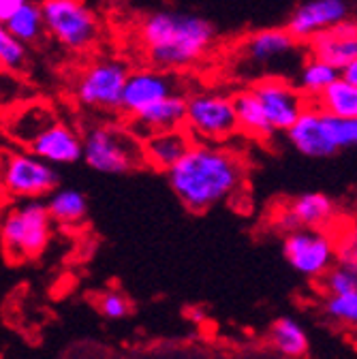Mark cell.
Wrapping results in <instances>:
<instances>
[{
    "mask_svg": "<svg viewBox=\"0 0 357 359\" xmlns=\"http://www.w3.org/2000/svg\"><path fill=\"white\" fill-rule=\"evenodd\" d=\"M244 177V158L225 144L195 142L189 154L167 171L171 193L191 212H206L234 199Z\"/></svg>",
    "mask_w": 357,
    "mask_h": 359,
    "instance_id": "cell-1",
    "label": "cell"
},
{
    "mask_svg": "<svg viewBox=\"0 0 357 359\" xmlns=\"http://www.w3.org/2000/svg\"><path fill=\"white\" fill-rule=\"evenodd\" d=\"M140 36L154 69L173 73L195 65L210 50L214 30L203 18L159 11L144 20Z\"/></svg>",
    "mask_w": 357,
    "mask_h": 359,
    "instance_id": "cell-2",
    "label": "cell"
},
{
    "mask_svg": "<svg viewBox=\"0 0 357 359\" xmlns=\"http://www.w3.org/2000/svg\"><path fill=\"white\" fill-rule=\"evenodd\" d=\"M52 216L41 199L11 205L0 218V242L5 252L15 259H34L48 248L52 238Z\"/></svg>",
    "mask_w": 357,
    "mask_h": 359,
    "instance_id": "cell-3",
    "label": "cell"
},
{
    "mask_svg": "<svg viewBox=\"0 0 357 359\" xmlns=\"http://www.w3.org/2000/svg\"><path fill=\"white\" fill-rule=\"evenodd\" d=\"M83 161L90 169L105 175L130 173L144 165V142L128 128L99 124L83 137Z\"/></svg>",
    "mask_w": 357,
    "mask_h": 359,
    "instance_id": "cell-4",
    "label": "cell"
},
{
    "mask_svg": "<svg viewBox=\"0 0 357 359\" xmlns=\"http://www.w3.org/2000/svg\"><path fill=\"white\" fill-rule=\"evenodd\" d=\"M184 128L199 144L229 142L236 133H240L234 97L216 90H203L187 97Z\"/></svg>",
    "mask_w": 357,
    "mask_h": 359,
    "instance_id": "cell-5",
    "label": "cell"
},
{
    "mask_svg": "<svg viewBox=\"0 0 357 359\" xmlns=\"http://www.w3.org/2000/svg\"><path fill=\"white\" fill-rule=\"evenodd\" d=\"M48 34L69 52H83L99 36V20L83 0H41Z\"/></svg>",
    "mask_w": 357,
    "mask_h": 359,
    "instance_id": "cell-6",
    "label": "cell"
},
{
    "mask_svg": "<svg viewBox=\"0 0 357 359\" xmlns=\"http://www.w3.org/2000/svg\"><path fill=\"white\" fill-rule=\"evenodd\" d=\"M60 175L54 165L30 152H7L0 156V184L9 199H41L58 191Z\"/></svg>",
    "mask_w": 357,
    "mask_h": 359,
    "instance_id": "cell-7",
    "label": "cell"
},
{
    "mask_svg": "<svg viewBox=\"0 0 357 359\" xmlns=\"http://www.w3.org/2000/svg\"><path fill=\"white\" fill-rule=\"evenodd\" d=\"M283 255L299 276L321 280L338 263L336 233L330 229H297L285 233Z\"/></svg>",
    "mask_w": 357,
    "mask_h": 359,
    "instance_id": "cell-8",
    "label": "cell"
},
{
    "mask_svg": "<svg viewBox=\"0 0 357 359\" xmlns=\"http://www.w3.org/2000/svg\"><path fill=\"white\" fill-rule=\"evenodd\" d=\"M128 75L130 73L122 60L103 58L93 62L75 83L77 103L95 111H118L122 107V95Z\"/></svg>",
    "mask_w": 357,
    "mask_h": 359,
    "instance_id": "cell-9",
    "label": "cell"
},
{
    "mask_svg": "<svg viewBox=\"0 0 357 359\" xmlns=\"http://www.w3.org/2000/svg\"><path fill=\"white\" fill-rule=\"evenodd\" d=\"M248 88L252 90L274 133H287L308 107V101L297 86L285 81L283 77H263Z\"/></svg>",
    "mask_w": 357,
    "mask_h": 359,
    "instance_id": "cell-10",
    "label": "cell"
},
{
    "mask_svg": "<svg viewBox=\"0 0 357 359\" xmlns=\"http://www.w3.org/2000/svg\"><path fill=\"white\" fill-rule=\"evenodd\" d=\"M289 144L308 158H328L338 152L334 116L325 114L319 105H308L297 122L287 130Z\"/></svg>",
    "mask_w": 357,
    "mask_h": 359,
    "instance_id": "cell-11",
    "label": "cell"
},
{
    "mask_svg": "<svg viewBox=\"0 0 357 359\" xmlns=\"http://www.w3.org/2000/svg\"><path fill=\"white\" fill-rule=\"evenodd\" d=\"M173 95H182L180 79H177L173 73L159 71V69L133 71L124 86L120 111H124L126 116L133 118Z\"/></svg>",
    "mask_w": 357,
    "mask_h": 359,
    "instance_id": "cell-12",
    "label": "cell"
},
{
    "mask_svg": "<svg viewBox=\"0 0 357 359\" xmlns=\"http://www.w3.org/2000/svg\"><path fill=\"white\" fill-rule=\"evenodd\" d=\"M336 218V203L325 193H302L274 214V227L283 233L297 229H330Z\"/></svg>",
    "mask_w": 357,
    "mask_h": 359,
    "instance_id": "cell-13",
    "label": "cell"
},
{
    "mask_svg": "<svg viewBox=\"0 0 357 359\" xmlns=\"http://www.w3.org/2000/svg\"><path fill=\"white\" fill-rule=\"evenodd\" d=\"M346 15L349 7L344 0H308L293 11L287 30L295 41L308 43L332 26L349 20Z\"/></svg>",
    "mask_w": 357,
    "mask_h": 359,
    "instance_id": "cell-14",
    "label": "cell"
},
{
    "mask_svg": "<svg viewBox=\"0 0 357 359\" xmlns=\"http://www.w3.org/2000/svg\"><path fill=\"white\" fill-rule=\"evenodd\" d=\"M299 41H295L289 30L272 28V30H259L246 39V43L240 48L242 60L246 65L272 69L274 65H283L289 58L297 54Z\"/></svg>",
    "mask_w": 357,
    "mask_h": 359,
    "instance_id": "cell-15",
    "label": "cell"
},
{
    "mask_svg": "<svg viewBox=\"0 0 357 359\" xmlns=\"http://www.w3.org/2000/svg\"><path fill=\"white\" fill-rule=\"evenodd\" d=\"M310 58L328 62L342 71L357 60V20H344L308 41Z\"/></svg>",
    "mask_w": 357,
    "mask_h": 359,
    "instance_id": "cell-16",
    "label": "cell"
},
{
    "mask_svg": "<svg viewBox=\"0 0 357 359\" xmlns=\"http://www.w3.org/2000/svg\"><path fill=\"white\" fill-rule=\"evenodd\" d=\"M187 122V97L184 95H173L150 109L133 116L128 120V130L135 135L140 142H148L150 137L159 133L184 128Z\"/></svg>",
    "mask_w": 357,
    "mask_h": 359,
    "instance_id": "cell-17",
    "label": "cell"
},
{
    "mask_svg": "<svg viewBox=\"0 0 357 359\" xmlns=\"http://www.w3.org/2000/svg\"><path fill=\"white\" fill-rule=\"evenodd\" d=\"M28 152L50 165H71L83 156V140L67 124H50L28 144Z\"/></svg>",
    "mask_w": 357,
    "mask_h": 359,
    "instance_id": "cell-18",
    "label": "cell"
},
{
    "mask_svg": "<svg viewBox=\"0 0 357 359\" xmlns=\"http://www.w3.org/2000/svg\"><path fill=\"white\" fill-rule=\"evenodd\" d=\"M193 144L195 140L187 128L159 133L144 142V163L152 165L159 171H169L189 154Z\"/></svg>",
    "mask_w": 357,
    "mask_h": 359,
    "instance_id": "cell-19",
    "label": "cell"
},
{
    "mask_svg": "<svg viewBox=\"0 0 357 359\" xmlns=\"http://www.w3.org/2000/svg\"><path fill=\"white\" fill-rule=\"evenodd\" d=\"M234 103H236V114H238V126H240V133L248 135L252 140H270L274 137V128L267 122L259 101L255 99L252 90L250 88H244L240 93L234 95Z\"/></svg>",
    "mask_w": 357,
    "mask_h": 359,
    "instance_id": "cell-20",
    "label": "cell"
},
{
    "mask_svg": "<svg viewBox=\"0 0 357 359\" xmlns=\"http://www.w3.org/2000/svg\"><path fill=\"white\" fill-rule=\"evenodd\" d=\"M46 205L52 220L62 224V227H75V224H81L88 216V199L83 193L75 189H58L56 193L50 195Z\"/></svg>",
    "mask_w": 357,
    "mask_h": 359,
    "instance_id": "cell-21",
    "label": "cell"
},
{
    "mask_svg": "<svg viewBox=\"0 0 357 359\" xmlns=\"http://www.w3.org/2000/svg\"><path fill=\"white\" fill-rule=\"evenodd\" d=\"M270 342L281 355H285L289 359L304 357L308 353V346H310L306 330L293 317H281L272 323Z\"/></svg>",
    "mask_w": 357,
    "mask_h": 359,
    "instance_id": "cell-22",
    "label": "cell"
},
{
    "mask_svg": "<svg viewBox=\"0 0 357 359\" xmlns=\"http://www.w3.org/2000/svg\"><path fill=\"white\" fill-rule=\"evenodd\" d=\"M340 79V71L330 67L328 62L323 60H317V58H308L299 73H297V90L306 97V99H312V101H319L323 97L325 90Z\"/></svg>",
    "mask_w": 357,
    "mask_h": 359,
    "instance_id": "cell-23",
    "label": "cell"
},
{
    "mask_svg": "<svg viewBox=\"0 0 357 359\" xmlns=\"http://www.w3.org/2000/svg\"><path fill=\"white\" fill-rule=\"evenodd\" d=\"M315 105H319L325 114L340 120L357 118V86L340 77L325 90L323 97Z\"/></svg>",
    "mask_w": 357,
    "mask_h": 359,
    "instance_id": "cell-24",
    "label": "cell"
},
{
    "mask_svg": "<svg viewBox=\"0 0 357 359\" xmlns=\"http://www.w3.org/2000/svg\"><path fill=\"white\" fill-rule=\"evenodd\" d=\"M5 26L24 45L39 43L43 36L48 34L46 20H43V11H41V3H34V0H28V3Z\"/></svg>",
    "mask_w": 357,
    "mask_h": 359,
    "instance_id": "cell-25",
    "label": "cell"
},
{
    "mask_svg": "<svg viewBox=\"0 0 357 359\" xmlns=\"http://www.w3.org/2000/svg\"><path fill=\"white\" fill-rule=\"evenodd\" d=\"M28 67V50L22 41H18L5 24H0V69L18 75Z\"/></svg>",
    "mask_w": 357,
    "mask_h": 359,
    "instance_id": "cell-26",
    "label": "cell"
},
{
    "mask_svg": "<svg viewBox=\"0 0 357 359\" xmlns=\"http://www.w3.org/2000/svg\"><path fill=\"white\" fill-rule=\"evenodd\" d=\"M323 312L330 321L357 330V291L344 295H328Z\"/></svg>",
    "mask_w": 357,
    "mask_h": 359,
    "instance_id": "cell-27",
    "label": "cell"
},
{
    "mask_svg": "<svg viewBox=\"0 0 357 359\" xmlns=\"http://www.w3.org/2000/svg\"><path fill=\"white\" fill-rule=\"evenodd\" d=\"M321 287L325 295H344L357 291V267L338 261L321 278Z\"/></svg>",
    "mask_w": 357,
    "mask_h": 359,
    "instance_id": "cell-28",
    "label": "cell"
},
{
    "mask_svg": "<svg viewBox=\"0 0 357 359\" xmlns=\"http://www.w3.org/2000/svg\"><path fill=\"white\" fill-rule=\"evenodd\" d=\"M338 242V261L357 267V216L346 220L336 233Z\"/></svg>",
    "mask_w": 357,
    "mask_h": 359,
    "instance_id": "cell-29",
    "label": "cell"
},
{
    "mask_svg": "<svg viewBox=\"0 0 357 359\" xmlns=\"http://www.w3.org/2000/svg\"><path fill=\"white\" fill-rule=\"evenodd\" d=\"M99 312L103 314L105 319H124L126 314L130 312V304L128 299L120 293V291H105L101 297H99V304H97Z\"/></svg>",
    "mask_w": 357,
    "mask_h": 359,
    "instance_id": "cell-30",
    "label": "cell"
},
{
    "mask_svg": "<svg viewBox=\"0 0 357 359\" xmlns=\"http://www.w3.org/2000/svg\"><path fill=\"white\" fill-rule=\"evenodd\" d=\"M334 130H336L338 150L357 148V118H351V120L334 118Z\"/></svg>",
    "mask_w": 357,
    "mask_h": 359,
    "instance_id": "cell-31",
    "label": "cell"
},
{
    "mask_svg": "<svg viewBox=\"0 0 357 359\" xmlns=\"http://www.w3.org/2000/svg\"><path fill=\"white\" fill-rule=\"evenodd\" d=\"M18 86H20V81L15 79V75H11V73L0 69V105L15 101V90H18Z\"/></svg>",
    "mask_w": 357,
    "mask_h": 359,
    "instance_id": "cell-32",
    "label": "cell"
},
{
    "mask_svg": "<svg viewBox=\"0 0 357 359\" xmlns=\"http://www.w3.org/2000/svg\"><path fill=\"white\" fill-rule=\"evenodd\" d=\"M28 0H0V24H7Z\"/></svg>",
    "mask_w": 357,
    "mask_h": 359,
    "instance_id": "cell-33",
    "label": "cell"
},
{
    "mask_svg": "<svg viewBox=\"0 0 357 359\" xmlns=\"http://www.w3.org/2000/svg\"><path fill=\"white\" fill-rule=\"evenodd\" d=\"M340 77L346 79L349 83H355L357 86V60H353L346 69H342L340 71Z\"/></svg>",
    "mask_w": 357,
    "mask_h": 359,
    "instance_id": "cell-34",
    "label": "cell"
},
{
    "mask_svg": "<svg viewBox=\"0 0 357 359\" xmlns=\"http://www.w3.org/2000/svg\"><path fill=\"white\" fill-rule=\"evenodd\" d=\"M189 319H191L193 325H201V323L206 321V312H203V308H191V310H189Z\"/></svg>",
    "mask_w": 357,
    "mask_h": 359,
    "instance_id": "cell-35",
    "label": "cell"
},
{
    "mask_svg": "<svg viewBox=\"0 0 357 359\" xmlns=\"http://www.w3.org/2000/svg\"><path fill=\"white\" fill-rule=\"evenodd\" d=\"M5 195V191H3V184H0V197H3Z\"/></svg>",
    "mask_w": 357,
    "mask_h": 359,
    "instance_id": "cell-36",
    "label": "cell"
}]
</instances>
